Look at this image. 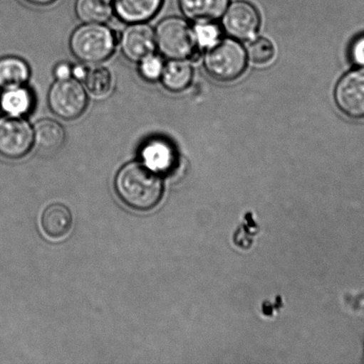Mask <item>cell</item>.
<instances>
[{
  "mask_svg": "<svg viewBox=\"0 0 364 364\" xmlns=\"http://www.w3.org/2000/svg\"><path fill=\"white\" fill-rule=\"evenodd\" d=\"M48 102L56 116L63 120H73L87 109L88 94L76 78L56 80L49 89Z\"/></svg>",
  "mask_w": 364,
  "mask_h": 364,
  "instance_id": "5",
  "label": "cell"
},
{
  "mask_svg": "<svg viewBox=\"0 0 364 364\" xmlns=\"http://www.w3.org/2000/svg\"><path fill=\"white\" fill-rule=\"evenodd\" d=\"M34 146L33 127L24 116L6 114L0 117V155L19 159Z\"/></svg>",
  "mask_w": 364,
  "mask_h": 364,
  "instance_id": "6",
  "label": "cell"
},
{
  "mask_svg": "<svg viewBox=\"0 0 364 364\" xmlns=\"http://www.w3.org/2000/svg\"><path fill=\"white\" fill-rule=\"evenodd\" d=\"M156 48L170 60L187 59L197 50L194 28L180 17H167L155 30Z\"/></svg>",
  "mask_w": 364,
  "mask_h": 364,
  "instance_id": "3",
  "label": "cell"
},
{
  "mask_svg": "<svg viewBox=\"0 0 364 364\" xmlns=\"http://www.w3.org/2000/svg\"><path fill=\"white\" fill-rule=\"evenodd\" d=\"M117 44L115 33L105 23H83L70 38V49L80 63L92 65L105 62Z\"/></svg>",
  "mask_w": 364,
  "mask_h": 364,
  "instance_id": "2",
  "label": "cell"
},
{
  "mask_svg": "<svg viewBox=\"0 0 364 364\" xmlns=\"http://www.w3.org/2000/svg\"><path fill=\"white\" fill-rule=\"evenodd\" d=\"M353 60L358 65L364 66V36L356 39L351 48Z\"/></svg>",
  "mask_w": 364,
  "mask_h": 364,
  "instance_id": "23",
  "label": "cell"
},
{
  "mask_svg": "<svg viewBox=\"0 0 364 364\" xmlns=\"http://www.w3.org/2000/svg\"><path fill=\"white\" fill-rule=\"evenodd\" d=\"M194 70L185 59L170 60L164 64L160 80L164 87L170 92H180L191 85Z\"/></svg>",
  "mask_w": 364,
  "mask_h": 364,
  "instance_id": "15",
  "label": "cell"
},
{
  "mask_svg": "<svg viewBox=\"0 0 364 364\" xmlns=\"http://www.w3.org/2000/svg\"><path fill=\"white\" fill-rule=\"evenodd\" d=\"M247 60V53L236 39L224 38L209 48L204 56V67L216 80L231 81L244 73Z\"/></svg>",
  "mask_w": 364,
  "mask_h": 364,
  "instance_id": "4",
  "label": "cell"
},
{
  "mask_svg": "<svg viewBox=\"0 0 364 364\" xmlns=\"http://www.w3.org/2000/svg\"><path fill=\"white\" fill-rule=\"evenodd\" d=\"M27 2L37 6H48L55 1V0H26Z\"/></svg>",
  "mask_w": 364,
  "mask_h": 364,
  "instance_id": "26",
  "label": "cell"
},
{
  "mask_svg": "<svg viewBox=\"0 0 364 364\" xmlns=\"http://www.w3.org/2000/svg\"><path fill=\"white\" fill-rule=\"evenodd\" d=\"M85 91L95 99H105L112 94L114 87V80L112 73L100 64H92L87 66L83 80Z\"/></svg>",
  "mask_w": 364,
  "mask_h": 364,
  "instance_id": "17",
  "label": "cell"
},
{
  "mask_svg": "<svg viewBox=\"0 0 364 364\" xmlns=\"http://www.w3.org/2000/svg\"><path fill=\"white\" fill-rule=\"evenodd\" d=\"M34 146L41 151H55L66 141L64 127L56 120L43 119L33 126Z\"/></svg>",
  "mask_w": 364,
  "mask_h": 364,
  "instance_id": "14",
  "label": "cell"
},
{
  "mask_svg": "<svg viewBox=\"0 0 364 364\" xmlns=\"http://www.w3.org/2000/svg\"><path fill=\"white\" fill-rule=\"evenodd\" d=\"M163 0H113L114 13L128 23H146L159 12Z\"/></svg>",
  "mask_w": 364,
  "mask_h": 364,
  "instance_id": "10",
  "label": "cell"
},
{
  "mask_svg": "<svg viewBox=\"0 0 364 364\" xmlns=\"http://www.w3.org/2000/svg\"><path fill=\"white\" fill-rule=\"evenodd\" d=\"M259 26L258 10L248 2L236 1L231 4L223 14L224 30L236 41H249L255 37Z\"/></svg>",
  "mask_w": 364,
  "mask_h": 364,
  "instance_id": "8",
  "label": "cell"
},
{
  "mask_svg": "<svg viewBox=\"0 0 364 364\" xmlns=\"http://www.w3.org/2000/svg\"><path fill=\"white\" fill-rule=\"evenodd\" d=\"M229 0H180L182 12L197 23H209L223 16Z\"/></svg>",
  "mask_w": 364,
  "mask_h": 364,
  "instance_id": "13",
  "label": "cell"
},
{
  "mask_svg": "<svg viewBox=\"0 0 364 364\" xmlns=\"http://www.w3.org/2000/svg\"><path fill=\"white\" fill-rule=\"evenodd\" d=\"M247 57L255 65L264 66L272 62L276 49L273 43L266 38H258L251 42L247 50Z\"/></svg>",
  "mask_w": 364,
  "mask_h": 364,
  "instance_id": "20",
  "label": "cell"
},
{
  "mask_svg": "<svg viewBox=\"0 0 364 364\" xmlns=\"http://www.w3.org/2000/svg\"><path fill=\"white\" fill-rule=\"evenodd\" d=\"M138 63L139 74L145 80L149 82L160 80L164 64H165L162 57L155 55V53L151 55L145 57Z\"/></svg>",
  "mask_w": 364,
  "mask_h": 364,
  "instance_id": "21",
  "label": "cell"
},
{
  "mask_svg": "<svg viewBox=\"0 0 364 364\" xmlns=\"http://www.w3.org/2000/svg\"><path fill=\"white\" fill-rule=\"evenodd\" d=\"M114 188L124 205L139 212L155 208L163 195L159 173L142 162H131L124 166L117 173Z\"/></svg>",
  "mask_w": 364,
  "mask_h": 364,
  "instance_id": "1",
  "label": "cell"
},
{
  "mask_svg": "<svg viewBox=\"0 0 364 364\" xmlns=\"http://www.w3.org/2000/svg\"><path fill=\"white\" fill-rule=\"evenodd\" d=\"M33 95L25 85L4 90L0 96V107L9 115H27L33 107Z\"/></svg>",
  "mask_w": 364,
  "mask_h": 364,
  "instance_id": "19",
  "label": "cell"
},
{
  "mask_svg": "<svg viewBox=\"0 0 364 364\" xmlns=\"http://www.w3.org/2000/svg\"><path fill=\"white\" fill-rule=\"evenodd\" d=\"M73 223V213L63 203H52L41 214L42 230L50 238L59 239L66 237L71 231Z\"/></svg>",
  "mask_w": 364,
  "mask_h": 364,
  "instance_id": "11",
  "label": "cell"
},
{
  "mask_svg": "<svg viewBox=\"0 0 364 364\" xmlns=\"http://www.w3.org/2000/svg\"><path fill=\"white\" fill-rule=\"evenodd\" d=\"M53 75L56 80H68L73 77V66L67 63H61L57 64L53 70Z\"/></svg>",
  "mask_w": 364,
  "mask_h": 364,
  "instance_id": "24",
  "label": "cell"
},
{
  "mask_svg": "<svg viewBox=\"0 0 364 364\" xmlns=\"http://www.w3.org/2000/svg\"><path fill=\"white\" fill-rule=\"evenodd\" d=\"M121 52L128 60L139 63L155 53V31L145 23H130L120 37Z\"/></svg>",
  "mask_w": 364,
  "mask_h": 364,
  "instance_id": "9",
  "label": "cell"
},
{
  "mask_svg": "<svg viewBox=\"0 0 364 364\" xmlns=\"http://www.w3.org/2000/svg\"><path fill=\"white\" fill-rule=\"evenodd\" d=\"M75 13L83 23H105L113 17V0H77Z\"/></svg>",
  "mask_w": 364,
  "mask_h": 364,
  "instance_id": "18",
  "label": "cell"
},
{
  "mask_svg": "<svg viewBox=\"0 0 364 364\" xmlns=\"http://www.w3.org/2000/svg\"><path fill=\"white\" fill-rule=\"evenodd\" d=\"M85 71H87V64L82 63L80 65L73 66V77L81 82L83 80Z\"/></svg>",
  "mask_w": 364,
  "mask_h": 364,
  "instance_id": "25",
  "label": "cell"
},
{
  "mask_svg": "<svg viewBox=\"0 0 364 364\" xmlns=\"http://www.w3.org/2000/svg\"><path fill=\"white\" fill-rule=\"evenodd\" d=\"M338 109L352 119H364V69L350 71L335 88Z\"/></svg>",
  "mask_w": 364,
  "mask_h": 364,
  "instance_id": "7",
  "label": "cell"
},
{
  "mask_svg": "<svg viewBox=\"0 0 364 364\" xmlns=\"http://www.w3.org/2000/svg\"><path fill=\"white\" fill-rule=\"evenodd\" d=\"M194 32L197 44L204 48H210L220 39L219 28L214 24L213 21L199 23L194 28Z\"/></svg>",
  "mask_w": 364,
  "mask_h": 364,
  "instance_id": "22",
  "label": "cell"
},
{
  "mask_svg": "<svg viewBox=\"0 0 364 364\" xmlns=\"http://www.w3.org/2000/svg\"><path fill=\"white\" fill-rule=\"evenodd\" d=\"M30 76V67L20 57L7 56L0 59V88L3 90L24 87Z\"/></svg>",
  "mask_w": 364,
  "mask_h": 364,
  "instance_id": "16",
  "label": "cell"
},
{
  "mask_svg": "<svg viewBox=\"0 0 364 364\" xmlns=\"http://www.w3.org/2000/svg\"><path fill=\"white\" fill-rule=\"evenodd\" d=\"M142 163L157 173L165 172L175 162V151L170 142L163 139H152L142 146Z\"/></svg>",
  "mask_w": 364,
  "mask_h": 364,
  "instance_id": "12",
  "label": "cell"
}]
</instances>
